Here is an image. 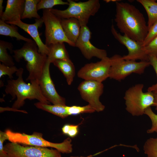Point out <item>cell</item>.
Listing matches in <instances>:
<instances>
[{
    "mask_svg": "<svg viewBox=\"0 0 157 157\" xmlns=\"http://www.w3.org/2000/svg\"><path fill=\"white\" fill-rule=\"evenodd\" d=\"M114 20L123 35L142 44L149 28L143 14L135 6L127 2H116Z\"/></svg>",
    "mask_w": 157,
    "mask_h": 157,
    "instance_id": "1",
    "label": "cell"
},
{
    "mask_svg": "<svg viewBox=\"0 0 157 157\" xmlns=\"http://www.w3.org/2000/svg\"><path fill=\"white\" fill-rule=\"evenodd\" d=\"M23 71L22 68L18 69L16 73L17 78L8 80L6 86V93L12 96V100L16 98L12 108L18 109L24 105L26 99H36L39 102L49 104L50 102L43 95L39 84H27L24 81L22 76Z\"/></svg>",
    "mask_w": 157,
    "mask_h": 157,
    "instance_id": "2",
    "label": "cell"
},
{
    "mask_svg": "<svg viewBox=\"0 0 157 157\" xmlns=\"http://www.w3.org/2000/svg\"><path fill=\"white\" fill-rule=\"evenodd\" d=\"M13 57L17 62L22 59L26 62V67L29 75L26 79L31 83L39 84V81L47 61V55L40 53L33 40L26 42L20 49L13 50Z\"/></svg>",
    "mask_w": 157,
    "mask_h": 157,
    "instance_id": "3",
    "label": "cell"
},
{
    "mask_svg": "<svg viewBox=\"0 0 157 157\" xmlns=\"http://www.w3.org/2000/svg\"><path fill=\"white\" fill-rule=\"evenodd\" d=\"M67 1L68 6L66 9L61 10L52 8L50 10L61 19L76 18L81 26L87 25L90 17L95 15L100 8L99 0H89L78 2L72 0Z\"/></svg>",
    "mask_w": 157,
    "mask_h": 157,
    "instance_id": "4",
    "label": "cell"
},
{
    "mask_svg": "<svg viewBox=\"0 0 157 157\" xmlns=\"http://www.w3.org/2000/svg\"><path fill=\"white\" fill-rule=\"evenodd\" d=\"M5 132L8 135V140L11 142L25 145L50 147L63 154H70L72 151V140L69 138L66 139L62 142L55 143L46 140L43 138L42 134L38 132H34L29 135L14 132L9 129L6 130Z\"/></svg>",
    "mask_w": 157,
    "mask_h": 157,
    "instance_id": "5",
    "label": "cell"
},
{
    "mask_svg": "<svg viewBox=\"0 0 157 157\" xmlns=\"http://www.w3.org/2000/svg\"><path fill=\"white\" fill-rule=\"evenodd\" d=\"M144 86L142 84H136L130 88L125 92L124 98L126 109L133 116L143 115L146 110L154 104L153 92H144Z\"/></svg>",
    "mask_w": 157,
    "mask_h": 157,
    "instance_id": "6",
    "label": "cell"
},
{
    "mask_svg": "<svg viewBox=\"0 0 157 157\" xmlns=\"http://www.w3.org/2000/svg\"><path fill=\"white\" fill-rule=\"evenodd\" d=\"M110 66L109 78L121 81L132 73L141 74L150 65L149 61L126 60L118 54H115L110 58Z\"/></svg>",
    "mask_w": 157,
    "mask_h": 157,
    "instance_id": "7",
    "label": "cell"
},
{
    "mask_svg": "<svg viewBox=\"0 0 157 157\" xmlns=\"http://www.w3.org/2000/svg\"><path fill=\"white\" fill-rule=\"evenodd\" d=\"M45 26V44L47 47L57 43H66L75 47V44L66 37L62 27L61 19L58 17L50 9H44L42 17Z\"/></svg>",
    "mask_w": 157,
    "mask_h": 157,
    "instance_id": "8",
    "label": "cell"
},
{
    "mask_svg": "<svg viewBox=\"0 0 157 157\" xmlns=\"http://www.w3.org/2000/svg\"><path fill=\"white\" fill-rule=\"evenodd\" d=\"M4 149L8 157H62L61 153L56 149L12 142L4 146Z\"/></svg>",
    "mask_w": 157,
    "mask_h": 157,
    "instance_id": "9",
    "label": "cell"
},
{
    "mask_svg": "<svg viewBox=\"0 0 157 157\" xmlns=\"http://www.w3.org/2000/svg\"><path fill=\"white\" fill-rule=\"evenodd\" d=\"M104 86L102 82L84 80L79 85L78 89L83 99L88 102L97 112L103 111L105 106L99 100L103 93Z\"/></svg>",
    "mask_w": 157,
    "mask_h": 157,
    "instance_id": "10",
    "label": "cell"
},
{
    "mask_svg": "<svg viewBox=\"0 0 157 157\" xmlns=\"http://www.w3.org/2000/svg\"><path fill=\"white\" fill-rule=\"evenodd\" d=\"M110 58L107 57L99 61L85 64L77 72L78 77L84 80L102 82L109 77Z\"/></svg>",
    "mask_w": 157,
    "mask_h": 157,
    "instance_id": "11",
    "label": "cell"
},
{
    "mask_svg": "<svg viewBox=\"0 0 157 157\" xmlns=\"http://www.w3.org/2000/svg\"><path fill=\"white\" fill-rule=\"evenodd\" d=\"M111 31L114 38L124 46L128 50V54L122 56L124 59L149 61L148 56L144 52L142 44L125 35L121 34L117 31L113 24L111 26Z\"/></svg>",
    "mask_w": 157,
    "mask_h": 157,
    "instance_id": "12",
    "label": "cell"
},
{
    "mask_svg": "<svg viewBox=\"0 0 157 157\" xmlns=\"http://www.w3.org/2000/svg\"><path fill=\"white\" fill-rule=\"evenodd\" d=\"M92 33L88 27L81 26L80 35L75 44V47L78 48L84 57L88 60L93 57L102 59L107 56L105 50L98 48L90 42Z\"/></svg>",
    "mask_w": 157,
    "mask_h": 157,
    "instance_id": "13",
    "label": "cell"
},
{
    "mask_svg": "<svg viewBox=\"0 0 157 157\" xmlns=\"http://www.w3.org/2000/svg\"><path fill=\"white\" fill-rule=\"evenodd\" d=\"M51 63L47 60L39 81L42 92L47 99L53 104L66 105L65 99L58 93L51 77L49 67Z\"/></svg>",
    "mask_w": 157,
    "mask_h": 157,
    "instance_id": "14",
    "label": "cell"
},
{
    "mask_svg": "<svg viewBox=\"0 0 157 157\" xmlns=\"http://www.w3.org/2000/svg\"><path fill=\"white\" fill-rule=\"evenodd\" d=\"M35 22L33 24L25 23L21 20L14 22H6L8 24L15 25L27 33L37 45L39 52L47 56L49 49L42 42L38 31V28L41 27L43 23V19L41 17L39 19H35Z\"/></svg>",
    "mask_w": 157,
    "mask_h": 157,
    "instance_id": "15",
    "label": "cell"
},
{
    "mask_svg": "<svg viewBox=\"0 0 157 157\" xmlns=\"http://www.w3.org/2000/svg\"><path fill=\"white\" fill-rule=\"evenodd\" d=\"M25 1V0H8L5 10L0 19L6 22L21 20Z\"/></svg>",
    "mask_w": 157,
    "mask_h": 157,
    "instance_id": "16",
    "label": "cell"
},
{
    "mask_svg": "<svg viewBox=\"0 0 157 157\" xmlns=\"http://www.w3.org/2000/svg\"><path fill=\"white\" fill-rule=\"evenodd\" d=\"M62 28L67 38L75 44L80 34L81 26L76 19L70 18L62 19Z\"/></svg>",
    "mask_w": 157,
    "mask_h": 157,
    "instance_id": "17",
    "label": "cell"
},
{
    "mask_svg": "<svg viewBox=\"0 0 157 157\" xmlns=\"http://www.w3.org/2000/svg\"><path fill=\"white\" fill-rule=\"evenodd\" d=\"M64 43L59 42L48 46L49 52L47 60L51 63L56 60H68L70 59L69 54Z\"/></svg>",
    "mask_w": 157,
    "mask_h": 157,
    "instance_id": "18",
    "label": "cell"
},
{
    "mask_svg": "<svg viewBox=\"0 0 157 157\" xmlns=\"http://www.w3.org/2000/svg\"><path fill=\"white\" fill-rule=\"evenodd\" d=\"M52 63L62 73L67 84L71 85L75 74V67L71 60H56Z\"/></svg>",
    "mask_w": 157,
    "mask_h": 157,
    "instance_id": "19",
    "label": "cell"
},
{
    "mask_svg": "<svg viewBox=\"0 0 157 157\" xmlns=\"http://www.w3.org/2000/svg\"><path fill=\"white\" fill-rule=\"evenodd\" d=\"M0 35L15 38L17 40H22L26 42H31L33 40L21 35L18 32L17 26L8 24L1 19L0 20Z\"/></svg>",
    "mask_w": 157,
    "mask_h": 157,
    "instance_id": "20",
    "label": "cell"
},
{
    "mask_svg": "<svg viewBox=\"0 0 157 157\" xmlns=\"http://www.w3.org/2000/svg\"><path fill=\"white\" fill-rule=\"evenodd\" d=\"M145 10L148 16L147 25L149 29L157 21V1L155 0H137Z\"/></svg>",
    "mask_w": 157,
    "mask_h": 157,
    "instance_id": "21",
    "label": "cell"
},
{
    "mask_svg": "<svg viewBox=\"0 0 157 157\" xmlns=\"http://www.w3.org/2000/svg\"><path fill=\"white\" fill-rule=\"evenodd\" d=\"M34 104L38 108L62 118H65L69 116L66 105H51L39 101L35 103Z\"/></svg>",
    "mask_w": 157,
    "mask_h": 157,
    "instance_id": "22",
    "label": "cell"
},
{
    "mask_svg": "<svg viewBox=\"0 0 157 157\" xmlns=\"http://www.w3.org/2000/svg\"><path fill=\"white\" fill-rule=\"evenodd\" d=\"M13 45L11 43L0 40V61L2 64L9 67L14 66L15 63L12 56L7 51L8 49L11 53H13Z\"/></svg>",
    "mask_w": 157,
    "mask_h": 157,
    "instance_id": "23",
    "label": "cell"
},
{
    "mask_svg": "<svg viewBox=\"0 0 157 157\" xmlns=\"http://www.w3.org/2000/svg\"><path fill=\"white\" fill-rule=\"evenodd\" d=\"M23 13L21 19L27 18L35 19L40 18V15L37 12V6L40 0H25Z\"/></svg>",
    "mask_w": 157,
    "mask_h": 157,
    "instance_id": "24",
    "label": "cell"
},
{
    "mask_svg": "<svg viewBox=\"0 0 157 157\" xmlns=\"http://www.w3.org/2000/svg\"><path fill=\"white\" fill-rule=\"evenodd\" d=\"M143 150L147 157H157V136L147 140L144 144Z\"/></svg>",
    "mask_w": 157,
    "mask_h": 157,
    "instance_id": "25",
    "label": "cell"
},
{
    "mask_svg": "<svg viewBox=\"0 0 157 157\" xmlns=\"http://www.w3.org/2000/svg\"><path fill=\"white\" fill-rule=\"evenodd\" d=\"M66 108L69 115H76L85 113H91L95 111V110L90 105L84 106H67Z\"/></svg>",
    "mask_w": 157,
    "mask_h": 157,
    "instance_id": "26",
    "label": "cell"
},
{
    "mask_svg": "<svg viewBox=\"0 0 157 157\" xmlns=\"http://www.w3.org/2000/svg\"><path fill=\"white\" fill-rule=\"evenodd\" d=\"M57 5H68L67 1L62 0H40L37 6L38 10L42 9H50Z\"/></svg>",
    "mask_w": 157,
    "mask_h": 157,
    "instance_id": "27",
    "label": "cell"
},
{
    "mask_svg": "<svg viewBox=\"0 0 157 157\" xmlns=\"http://www.w3.org/2000/svg\"><path fill=\"white\" fill-rule=\"evenodd\" d=\"M144 114L149 118L152 124L151 127L147 131V133L150 134L157 132V114L153 111L151 107L146 110Z\"/></svg>",
    "mask_w": 157,
    "mask_h": 157,
    "instance_id": "28",
    "label": "cell"
},
{
    "mask_svg": "<svg viewBox=\"0 0 157 157\" xmlns=\"http://www.w3.org/2000/svg\"><path fill=\"white\" fill-rule=\"evenodd\" d=\"M78 127L79 125L66 124L62 128V131L64 134L73 138L76 136L78 133Z\"/></svg>",
    "mask_w": 157,
    "mask_h": 157,
    "instance_id": "29",
    "label": "cell"
},
{
    "mask_svg": "<svg viewBox=\"0 0 157 157\" xmlns=\"http://www.w3.org/2000/svg\"><path fill=\"white\" fill-rule=\"evenodd\" d=\"M16 66L9 67L6 66L3 64L0 63V78L5 75L8 76L10 79L13 78V74L16 73L18 70Z\"/></svg>",
    "mask_w": 157,
    "mask_h": 157,
    "instance_id": "30",
    "label": "cell"
},
{
    "mask_svg": "<svg viewBox=\"0 0 157 157\" xmlns=\"http://www.w3.org/2000/svg\"><path fill=\"white\" fill-rule=\"evenodd\" d=\"M157 36V21L149 29L147 34L142 44L143 47L149 44Z\"/></svg>",
    "mask_w": 157,
    "mask_h": 157,
    "instance_id": "31",
    "label": "cell"
},
{
    "mask_svg": "<svg viewBox=\"0 0 157 157\" xmlns=\"http://www.w3.org/2000/svg\"><path fill=\"white\" fill-rule=\"evenodd\" d=\"M145 53L148 56H154L157 57V36L146 46L143 47Z\"/></svg>",
    "mask_w": 157,
    "mask_h": 157,
    "instance_id": "32",
    "label": "cell"
},
{
    "mask_svg": "<svg viewBox=\"0 0 157 157\" xmlns=\"http://www.w3.org/2000/svg\"><path fill=\"white\" fill-rule=\"evenodd\" d=\"M149 61L156 74L157 77V57L154 56H148ZM148 91L157 92V82L156 83L149 87L147 90Z\"/></svg>",
    "mask_w": 157,
    "mask_h": 157,
    "instance_id": "33",
    "label": "cell"
},
{
    "mask_svg": "<svg viewBox=\"0 0 157 157\" xmlns=\"http://www.w3.org/2000/svg\"><path fill=\"white\" fill-rule=\"evenodd\" d=\"M8 137L6 132L0 131V157H8L4 149L3 143Z\"/></svg>",
    "mask_w": 157,
    "mask_h": 157,
    "instance_id": "34",
    "label": "cell"
},
{
    "mask_svg": "<svg viewBox=\"0 0 157 157\" xmlns=\"http://www.w3.org/2000/svg\"><path fill=\"white\" fill-rule=\"evenodd\" d=\"M154 97V104L153 106L155 107V109L157 110V92H153Z\"/></svg>",
    "mask_w": 157,
    "mask_h": 157,
    "instance_id": "35",
    "label": "cell"
},
{
    "mask_svg": "<svg viewBox=\"0 0 157 157\" xmlns=\"http://www.w3.org/2000/svg\"><path fill=\"white\" fill-rule=\"evenodd\" d=\"M3 0H0V17L1 18L2 15L4 11L3 9L4 7L3 5Z\"/></svg>",
    "mask_w": 157,
    "mask_h": 157,
    "instance_id": "36",
    "label": "cell"
},
{
    "mask_svg": "<svg viewBox=\"0 0 157 157\" xmlns=\"http://www.w3.org/2000/svg\"><path fill=\"white\" fill-rule=\"evenodd\" d=\"M108 149H106L104 151H100L98 153H96L94 154H93V155H90L89 156H71L70 157H93V156H96L100 154H101V153L103 152L104 151H106V150H108Z\"/></svg>",
    "mask_w": 157,
    "mask_h": 157,
    "instance_id": "37",
    "label": "cell"
},
{
    "mask_svg": "<svg viewBox=\"0 0 157 157\" xmlns=\"http://www.w3.org/2000/svg\"><path fill=\"white\" fill-rule=\"evenodd\" d=\"M106 2V3H108L110 2H116L117 1H119V0H104Z\"/></svg>",
    "mask_w": 157,
    "mask_h": 157,
    "instance_id": "38",
    "label": "cell"
},
{
    "mask_svg": "<svg viewBox=\"0 0 157 157\" xmlns=\"http://www.w3.org/2000/svg\"></svg>",
    "mask_w": 157,
    "mask_h": 157,
    "instance_id": "39",
    "label": "cell"
}]
</instances>
